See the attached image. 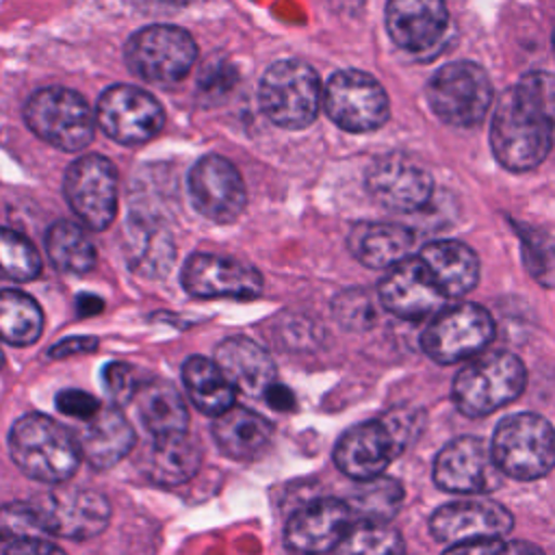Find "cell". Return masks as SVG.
<instances>
[{
    "mask_svg": "<svg viewBox=\"0 0 555 555\" xmlns=\"http://www.w3.org/2000/svg\"><path fill=\"white\" fill-rule=\"evenodd\" d=\"M555 141V74L529 72L503 93L490 124V145L509 171L538 167Z\"/></svg>",
    "mask_w": 555,
    "mask_h": 555,
    "instance_id": "obj_1",
    "label": "cell"
},
{
    "mask_svg": "<svg viewBox=\"0 0 555 555\" xmlns=\"http://www.w3.org/2000/svg\"><path fill=\"white\" fill-rule=\"evenodd\" d=\"M9 453L26 477L52 486L67 481L82 460L74 434L39 412L24 414L13 423Z\"/></svg>",
    "mask_w": 555,
    "mask_h": 555,
    "instance_id": "obj_2",
    "label": "cell"
},
{
    "mask_svg": "<svg viewBox=\"0 0 555 555\" xmlns=\"http://www.w3.org/2000/svg\"><path fill=\"white\" fill-rule=\"evenodd\" d=\"M527 386V371L509 351L479 353L455 375L451 397L464 416L481 418L516 401Z\"/></svg>",
    "mask_w": 555,
    "mask_h": 555,
    "instance_id": "obj_3",
    "label": "cell"
},
{
    "mask_svg": "<svg viewBox=\"0 0 555 555\" xmlns=\"http://www.w3.org/2000/svg\"><path fill=\"white\" fill-rule=\"evenodd\" d=\"M492 457L503 475L533 481L555 468V429L535 412L505 416L492 434Z\"/></svg>",
    "mask_w": 555,
    "mask_h": 555,
    "instance_id": "obj_4",
    "label": "cell"
},
{
    "mask_svg": "<svg viewBox=\"0 0 555 555\" xmlns=\"http://www.w3.org/2000/svg\"><path fill=\"white\" fill-rule=\"evenodd\" d=\"M264 115L280 128L299 130L314 121L323 102L317 72L297 59H282L267 67L258 89Z\"/></svg>",
    "mask_w": 555,
    "mask_h": 555,
    "instance_id": "obj_5",
    "label": "cell"
},
{
    "mask_svg": "<svg viewBox=\"0 0 555 555\" xmlns=\"http://www.w3.org/2000/svg\"><path fill=\"white\" fill-rule=\"evenodd\" d=\"M24 119L39 139L65 152H78L89 145L98 121L89 102L65 87L37 91L26 102Z\"/></svg>",
    "mask_w": 555,
    "mask_h": 555,
    "instance_id": "obj_6",
    "label": "cell"
},
{
    "mask_svg": "<svg viewBox=\"0 0 555 555\" xmlns=\"http://www.w3.org/2000/svg\"><path fill=\"white\" fill-rule=\"evenodd\" d=\"M431 111L451 126H477L492 104V82L473 61L442 65L427 85Z\"/></svg>",
    "mask_w": 555,
    "mask_h": 555,
    "instance_id": "obj_7",
    "label": "cell"
},
{
    "mask_svg": "<svg viewBox=\"0 0 555 555\" xmlns=\"http://www.w3.org/2000/svg\"><path fill=\"white\" fill-rule=\"evenodd\" d=\"M197 59L193 37L171 24H154L134 33L126 46V63L139 78L154 85L180 82Z\"/></svg>",
    "mask_w": 555,
    "mask_h": 555,
    "instance_id": "obj_8",
    "label": "cell"
},
{
    "mask_svg": "<svg viewBox=\"0 0 555 555\" xmlns=\"http://www.w3.org/2000/svg\"><path fill=\"white\" fill-rule=\"evenodd\" d=\"M494 336L490 312L477 304L444 308L431 317L421 336L423 351L438 364H455L479 356Z\"/></svg>",
    "mask_w": 555,
    "mask_h": 555,
    "instance_id": "obj_9",
    "label": "cell"
},
{
    "mask_svg": "<svg viewBox=\"0 0 555 555\" xmlns=\"http://www.w3.org/2000/svg\"><path fill=\"white\" fill-rule=\"evenodd\" d=\"M323 106L330 119L347 132L377 130L390 113L384 87L360 69L332 74L323 87Z\"/></svg>",
    "mask_w": 555,
    "mask_h": 555,
    "instance_id": "obj_10",
    "label": "cell"
},
{
    "mask_svg": "<svg viewBox=\"0 0 555 555\" xmlns=\"http://www.w3.org/2000/svg\"><path fill=\"white\" fill-rule=\"evenodd\" d=\"M405 425L392 418L366 421L347 429L334 447V464L356 481L379 477L403 451Z\"/></svg>",
    "mask_w": 555,
    "mask_h": 555,
    "instance_id": "obj_11",
    "label": "cell"
},
{
    "mask_svg": "<svg viewBox=\"0 0 555 555\" xmlns=\"http://www.w3.org/2000/svg\"><path fill=\"white\" fill-rule=\"evenodd\" d=\"M65 199L91 230H106L117 212V171L100 154L74 160L65 173Z\"/></svg>",
    "mask_w": 555,
    "mask_h": 555,
    "instance_id": "obj_12",
    "label": "cell"
},
{
    "mask_svg": "<svg viewBox=\"0 0 555 555\" xmlns=\"http://www.w3.org/2000/svg\"><path fill=\"white\" fill-rule=\"evenodd\" d=\"M95 119L113 141L121 145H137L160 132L165 113L158 100L145 89L113 85L100 95Z\"/></svg>",
    "mask_w": 555,
    "mask_h": 555,
    "instance_id": "obj_13",
    "label": "cell"
},
{
    "mask_svg": "<svg viewBox=\"0 0 555 555\" xmlns=\"http://www.w3.org/2000/svg\"><path fill=\"white\" fill-rule=\"evenodd\" d=\"M434 481L453 494H488L501 486V468L490 444L477 436H460L447 442L434 460Z\"/></svg>",
    "mask_w": 555,
    "mask_h": 555,
    "instance_id": "obj_14",
    "label": "cell"
},
{
    "mask_svg": "<svg viewBox=\"0 0 555 555\" xmlns=\"http://www.w3.org/2000/svg\"><path fill=\"white\" fill-rule=\"evenodd\" d=\"M377 297L384 310L405 321L431 319L447 308L449 297L418 256L390 267L379 282Z\"/></svg>",
    "mask_w": 555,
    "mask_h": 555,
    "instance_id": "obj_15",
    "label": "cell"
},
{
    "mask_svg": "<svg viewBox=\"0 0 555 555\" xmlns=\"http://www.w3.org/2000/svg\"><path fill=\"white\" fill-rule=\"evenodd\" d=\"M180 282L191 297L199 299H256L262 293V275L256 267L206 251L186 258Z\"/></svg>",
    "mask_w": 555,
    "mask_h": 555,
    "instance_id": "obj_16",
    "label": "cell"
},
{
    "mask_svg": "<svg viewBox=\"0 0 555 555\" xmlns=\"http://www.w3.org/2000/svg\"><path fill=\"white\" fill-rule=\"evenodd\" d=\"M50 535L89 540L102 533L111 520L108 499L89 488H56L35 499Z\"/></svg>",
    "mask_w": 555,
    "mask_h": 555,
    "instance_id": "obj_17",
    "label": "cell"
},
{
    "mask_svg": "<svg viewBox=\"0 0 555 555\" xmlns=\"http://www.w3.org/2000/svg\"><path fill=\"white\" fill-rule=\"evenodd\" d=\"M189 195L195 210L215 221L232 223L247 204L238 169L223 156H204L189 173Z\"/></svg>",
    "mask_w": 555,
    "mask_h": 555,
    "instance_id": "obj_18",
    "label": "cell"
},
{
    "mask_svg": "<svg viewBox=\"0 0 555 555\" xmlns=\"http://www.w3.org/2000/svg\"><path fill=\"white\" fill-rule=\"evenodd\" d=\"M514 527V518L492 499H460L440 505L429 518L436 540L457 544L477 538H503Z\"/></svg>",
    "mask_w": 555,
    "mask_h": 555,
    "instance_id": "obj_19",
    "label": "cell"
},
{
    "mask_svg": "<svg viewBox=\"0 0 555 555\" xmlns=\"http://www.w3.org/2000/svg\"><path fill=\"white\" fill-rule=\"evenodd\" d=\"M351 525L353 514L347 501L317 499L288 518L284 542L299 555H321L334 551Z\"/></svg>",
    "mask_w": 555,
    "mask_h": 555,
    "instance_id": "obj_20",
    "label": "cell"
},
{
    "mask_svg": "<svg viewBox=\"0 0 555 555\" xmlns=\"http://www.w3.org/2000/svg\"><path fill=\"white\" fill-rule=\"evenodd\" d=\"M366 189L382 206L399 212L423 208L434 193V180L405 156L377 158L366 171Z\"/></svg>",
    "mask_w": 555,
    "mask_h": 555,
    "instance_id": "obj_21",
    "label": "cell"
},
{
    "mask_svg": "<svg viewBox=\"0 0 555 555\" xmlns=\"http://www.w3.org/2000/svg\"><path fill=\"white\" fill-rule=\"evenodd\" d=\"M447 24L444 0H388L386 4V30L408 52L434 48L444 35Z\"/></svg>",
    "mask_w": 555,
    "mask_h": 555,
    "instance_id": "obj_22",
    "label": "cell"
},
{
    "mask_svg": "<svg viewBox=\"0 0 555 555\" xmlns=\"http://www.w3.org/2000/svg\"><path fill=\"white\" fill-rule=\"evenodd\" d=\"M74 431L80 457L93 468H111L134 447V429L117 405L100 408L89 421Z\"/></svg>",
    "mask_w": 555,
    "mask_h": 555,
    "instance_id": "obj_23",
    "label": "cell"
},
{
    "mask_svg": "<svg viewBox=\"0 0 555 555\" xmlns=\"http://www.w3.org/2000/svg\"><path fill=\"white\" fill-rule=\"evenodd\" d=\"M215 362L228 375L236 390L264 395L275 382V362L269 351L251 338L228 336L215 349Z\"/></svg>",
    "mask_w": 555,
    "mask_h": 555,
    "instance_id": "obj_24",
    "label": "cell"
},
{
    "mask_svg": "<svg viewBox=\"0 0 555 555\" xmlns=\"http://www.w3.org/2000/svg\"><path fill=\"white\" fill-rule=\"evenodd\" d=\"M202 464V449L186 434L154 436V442L143 451L139 466L145 479L158 486H180L195 477Z\"/></svg>",
    "mask_w": 555,
    "mask_h": 555,
    "instance_id": "obj_25",
    "label": "cell"
},
{
    "mask_svg": "<svg viewBox=\"0 0 555 555\" xmlns=\"http://www.w3.org/2000/svg\"><path fill=\"white\" fill-rule=\"evenodd\" d=\"M271 423L254 410L232 405L223 414L215 416L212 438L223 455L241 462L260 457L271 442Z\"/></svg>",
    "mask_w": 555,
    "mask_h": 555,
    "instance_id": "obj_26",
    "label": "cell"
},
{
    "mask_svg": "<svg viewBox=\"0 0 555 555\" xmlns=\"http://www.w3.org/2000/svg\"><path fill=\"white\" fill-rule=\"evenodd\" d=\"M347 245L364 267L390 269L410 256L414 234L399 223L364 221L351 228Z\"/></svg>",
    "mask_w": 555,
    "mask_h": 555,
    "instance_id": "obj_27",
    "label": "cell"
},
{
    "mask_svg": "<svg viewBox=\"0 0 555 555\" xmlns=\"http://www.w3.org/2000/svg\"><path fill=\"white\" fill-rule=\"evenodd\" d=\"M449 299L462 297L479 282V258L460 241H434L418 251Z\"/></svg>",
    "mask_w": 555,
    "mask_h": 555,
    "instance_id": "obj_28",
    "label": "cell"
},
{
    "mask_svg": "<svg viewBox=\"0 0 555 555\" xmlns=\"http://www.w3.org/2000/svg\"><path fill=\"white\" fill-rule=\"evenodd\" d=\"M137 414L152 436L186 431L189 410L182 395L167 379L141 382L134 399Z\"/></svg>",
    "mask_w": 555,
    "mask_h": 555,
    "instance_id": "obj_29",
    "label": "cell"
},
{
    "mask_svg": "<svg viewBox=\"0 0 555 555\" xmlns=\"http://www.w3.org/2000/svg\"><path fill=\"white\" fill-rule=\"evenodd\" d=\"M182 382L193 405L208 414L219 416L234 405L236 388L215 360L191 356L182 364Z\"/></svg>",
    "mask_w": 555,
    "mask_h": 555,
    "instance_id": "obj_30",
    "label": "cell"
},
{
    "mask_svg": "<svg viewBox=\"0 0 555 555\" xmlns=\"http://www.w3.org/2000/svg\"><path fill=\"white\" fill-rule=\"evenodd\" d=\"M46 251L52 264L65 273H89L98 262L95 245L74 221H56L46 234Z\"/></svg>",
    "mask_w": 555,
    "mask_h": 555,
    "instance_id": "obj_31",
    "label": "cell"
},
{
    "mask_svg": "<svg viewBox=\"0 0 555 555\" xmlns=\"http://www.w3.org/2000/svg\"><path fill=\"white\" fill-rule=\"evenodd\" d=\"M43 332V312L39 304L15 288L0 291V340L13 347H26L39 340Z\"/></svg>",
    "mask_w": 555,
    "mask_h": 555,
    "instance_id": "obj_32",
    "label": "cell"
},
{
    "mask_svg": "<svg viewBox=\"0 0 555 555\" xmlns=\"http://www.w3.org/2000/svg\"><path fill=\"white\" fill-rule=\"evenodd\" d=\"M171 262L173 245L167 232L150 223H132V230L128 232V264L132 271L147 278H158L169 271Z\"/></svg>",
    "mask_w": 555,
    "mask_h": 555,
    "instance_id": "obj_33",
    "label": "cell"
},
{
    "mask_svg": "<svg viewBox=\"0 0 555 555\" xmlns=\"http://www.w3.org/2000/svg\"><path fill=\"white\" fill-rule=\"evenodd\" d=\"M403 501V488L390 477H375L362 481V486L347 501L353 520H375L388 522Z\"/></svg>",
    "mask_w": 555,
    "mask_h": 555,
    "instance_id": "obj_34",
    "label": "cell"
},
{
    "mask_svg": "<svg viewBox=\"0 0 555 555\" xmlns=\"http://www.w3.org/2000/svg\"><path fill=\"white\" fill-rule=\"evenodd\" d=\"M403 538L388 522L353 520L334 555H401Z\"/></svg>",
    "mask_w": 555,
    "mask_h": 555,
    "instance_id": "obj_35",
    "label": "cell"
},
{
    "mask_svg": "<svg viewBox=\"0 0 555 555\" xmlns=\"http://www.w3.org/2000/svg\"><path fill=\"white\" fill-rule=\"evenodd\" d=\"M41 273L37 247L20 232L0 228V280L30 282Z\"/></svg>",
    "mask_w": 555,
    "mask_h": 555,
    "instance_id": "obj_36",
    "label": "cell"
},
{
    "mask_svg": "<svg viewBox=\"0 0 555 555\" xmlns=\"http://www.w3.org/2000/svg\"><path fill=\"white\" fill-rule=\"evenodd\" d=\"M41 512L35 501H11L0 505V542L48 538Z\"/></svg>",
    "mask_w": 555,
    "mask_h": 555,
    "instance_id": "obj_37",
    "label": "cell"
},
{
    "mask_svg": "<svg viewBox=\"0 0 555 555\" xmlns=\"http://www.w3.org/2000/svg\"><path fill=\"white\" fill-rule=\"evenodd\" d=\"M332 310H334L336 321L343 327L353 330V332L369 330L375 323V317H377V306H375L373 297L362 288L343 291L334 299Z\"/></svg>",
    "mask_w": 555,
    "mask_h": 555,
    "instance_id": "obj_38",
    "label": "cell"
},
{
    "mask_svg": "<svg viewBox=\"0 0 555 555\" xmlns=\"http://www.w3.org/2000/svg\"><path fill=\"white\" fill-rule=\"evenodd\" d=\"M102 384L108 392V397L113 399L115 405H124L130 399H134L141 379L137 377L134 369L126 362H108L102 371Z\"/></svg>",
    "mask_w": 555,
    "mask_h": 555,
    "instance_id": "obj_39",
    "label": "cell"
},
{
    "mask_svg": "<svg viewBox=\"0 0 555 555\" xmlns=\"http://www.w3.org/2000/svg\"><path fill=\"white\" fill-rule=\"evenodd\" d=\"M100 408H102L100 401L93 395H89L87 390L67 388L56 395V410L76 421H89L91 416L98 414Z\"/></svg>",
    "mask_w": 555,
    "mask_h": 555,
    "instance_id": "obj_40",
    "label": "cell"
},
{
    "mask_svg": "<svg viewBox=\"0 0 555 555\" xmlns=\"http://www.w3.org/2000/svg\"><path fill=\"white\" fill-rule=\"evenodd\" d=\"M503 544L501 538H477L451 544L442 555H501Z\"/></svg>",
    "mask_w": 555,
    "mask_h": 555,
    "instance_id": "obj_41",
    "label": "cell"
},
{
    "mask_svg": "<svg viewBox=\"0 0 555 555\" xmlns=\"http://www.w3.org/2000/svg\"><path fill=\"white\" fill-rule=\"evenodd\" d=\"M100 345L98 338L93 336H69L61 343H56L54 347H50V358H69V356H76V353H91L95 351Z\"/></svg>",
    "mask_w": 555,
    "mask_h": 555,
    "instance_id": "obj_42",
    "label": "cell"
},
{
    "mask_svg": "<svg viewBox=\"0 0 555 555\" xmlns=\"http://www.w3.org/2000/svg\"><path fill=\"white\" fill-rule=\"evenodd\" d=\"M4 555H67V553L63 548L54 546L46 538H33V540L11 542L4 551Z\"/></svg>",
    "mask_w": 555,
    "mask_h": 555,
    "instance_id": "obj_43",
    "label": "cell"
},
{
    "mask_svg": "<svg viewBox=\"0 0 555 555\" xmlns=\"http://www.w3.org/2000/svg\"><path fill=\"white\" fill-rule=\"evenodd\" d=\"M264 399H267V403H271L275 410H291V408L295 405L293 392H291L286 386L278 384V382H273V384L264 390Z\"/></svg>",
    "mask_w": 555,
    "mask_h": 555,
    "instance_id": "obj_44",
    "label": "cell"
},
{
    "mask_svg": "<svg viewBox=\"0 0 555 555\" xmlns=\"http://www.w3.org/2000/svg\"><path fill=\"white\" fill-rule=\"evenodd\" d=\"M501 555H544V551L531 542H522V540H514V542H505Z\"/></svg>",
    "mask_w": 555,
    "mask_h": 555,
    "instance_id": "obj_45",
    "label": "cell"
},
{
    "mask_svg": "<svg viewBox=\"0 0 555 555\" xmlns=\"http://www.w3.org/2000/svg\"><path fill=\"white\" fill-rule=\"evenodd\" d=\"M76 308H78V314H80V317H91V314H95V312L102 310V299L95 297V295L82 293V295L76 299Z\"/></svg>",
    "mask_w": 555,
    "mask_h": 555,
    "instance_id": "obj_46",
    "label": "cell"
},
{
    "mask_svg": "<svg viewBox=\"0 0 555 555\" xmlns=\"http://www.w3.org/2000/svg\"><path fill=\"white\" fill-rule=\"evenodd\" d=\"M553 50H555V30H553Z\"/></svg>",
    "mask_w": 555,
    "mask_h": 555,
    "instance_id": "obj_47",
    "label": "cell"
},
{
    "mask_svg": "<svg viewBox=\"0 0 555 555\" xmlns=\"http://www.w3.org/2000/svg\"><path fill=\"white\" fill-rule=\"evenodd\" d=\"M0 364H2V351H0Z\"/></svg>",
    "mask_w": 555,
    "mask_h": 555,
    "instance_id": "obj_48",
    "label": "cell"
}]
</instances>
